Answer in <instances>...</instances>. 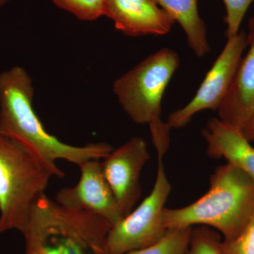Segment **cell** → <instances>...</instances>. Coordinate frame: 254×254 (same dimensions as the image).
<instances>
[{
	"mask_svg": "<svg viewBox=\"0 0 254 254\" xmlns=\"http://www.w3.org/2000/svg\"><path fill=\"white\" fill-rule=\"evenodd\" d=\"M192 227L169 230L154 245L125 254H186L190 246Z\"/></svg>",
	"mask_w": 254,
	"mask_h": 254,
	"instance_id": "cell-14",
	"label": "cell"
},
{
	"mask_svg": "<svg viewBox=\"0 0 254 254\" xmlns=\"http://www.w3.org/2000/svg\"><path fill=\"white\" fill-rule=\"evenodd\" d=\"M175 50L165 48L149 55L115 80L113 91L133 123L148 125L152 142L163 156L170 147V128L161 119L162 100L180 66Z\"/></svg>",
	"mask_w": 254,
	"mask_h": 254,
	"instance_id": "cell-3",
	"label": "cell"
},
{
	"mask_svg": "<svg viewBox=\"0 0 254 254\" xmlns=\"http://www.w3.org/2000/svg\"><path fill=\"white\" fill-rule=\"evenodd\" d=\"M181 26L187 43L198 58L210 52L206 26L200 17L198 0H155Z\"/></svg>",
	"mask_w": 254,
	"mask_h": 254,
	"instance_id": "cell-13",
	"label": "cell"
},
{
	"mask_svg": "<svg viewBox=\"0 0 254 254\" xmlns=\"http://www.w3.org/2000/svg\"><path fill=\"white\" fill-rule=\"evenodd\" d=\"M222 254H254V207L247 225L238 236L222 240Z\"/></svg>",
	"mask_w": 254,
	"mask_h": 254,
	"instance_id": "cell-17",
	"label": "cell"
},
{
	"mask_svg": "<svg viewBox=\"0 0 254 254\" xmlns=\"http://www.w3.org/2000/svg\"><path fill=\"white\" fill-rule=\"evenodd\" d=\"M207 143L206 154L224 158L254 180V146L239 128L212 118L202 131Z\"/></svg>",
	"mask_w": 254,
	"mask_h": 254,
	"instance_id": "cell-12",
	"label": "cell"
},
{
	"mask_svg": "<svg viewBox=\"0 0 254 254\" xmlns=\"http://www.w3.org/2000/svg\"><path fill=\"white\" fill-rule=\"evenodd\" d=\"M254 207V180L231 164L219 166L210 177L207 193L183 208H165L164 226L167 230L194 225L213 227L232 240L247 225Z\"/></svg>",
	"mask_w": 254,
	"mask_h": 254,
	"instance_id": "cell-2",
	"label": "cell"
},
{
	"mask_svg": "<svg viewBox=\"0 0 254 254\" xmlns=\"http://www.w3.org/2000/svg\"><path fill=\"white\" fill-rule=\"evenodd\" d=\"M247 46V35L244 32L227 38L225 48L207 73L195 96L188 104L169 115L166 124L170 129L187 126L195 114L202 110H218Z\"/></svg>",
	"mask_w": 254,
	"mask_h": 254,
	"instance_id": "cell-7",
	"label": "cell"
},
{
	"mask_svg": "<svg viewBox=\"0 0 254 254\" xmlns=\"http://www.w3.org/2000/svg\"><path fill=\"white\" fill-rule=\"evenodd\" d=\"M222 239L210 227L198 226L192 229L190 246L186 254H222Z\"/></svg>",
	"mask_w": 254,
	"mask_h": 254,
	"instance_id": "cell-16",
	"label": "cell"
},
{
	"mask_svg": "<svg viewBox=\"0 0 254 254\" xmlns=\"http://www.w3.org/2000/svg\"><path fill=\"white\" fill-rule=\"evenodd\" d=\"M9 1L10 0H0V9H1L3 6H4L5 5L7 4Z\"/></svg>",
	"mask_w": 254,
	"mask_h": 254,
	"instance_id": "cell-20",
	"label": "cell"
},
{
	"mask_svg": "<svg viewBox=\"0 0 254 254\" xmlns=\"http://www.w3.org/2000/svg\"><path fill=\"white\" fill-rule=\"evenodd\" d=\"M34 87L25 68L14 66L0 73V133L21 146L50 169L55 177L65 174L57 165L64 160L78 167L103 160L114 148L107 143L76 146L47 131L33 108Z\"/></svg>",
	"mask_w": 254,
	"mask_h": 254,
	"instance_id": "cell-1",
	"label": "cell"
},
{
	"mask_svg": "<svg viewBox=\"0 0 254 254\" xmlns=\"http://www.w3.org/2000/svg\"><path fill=\"white\" fill-rule=\"evenodd\" d=\"M60 9L81 21H93L104 16L105 0H50Z\"/></svg>",
	"mask_w": 254,
	"mask_h": 254,
	"instance_id": "cell-15",
	"label": "cell"
},
{
	"mask_svg": "<svg viewBox=\"0 0 254 254\" xmlns=\"http://www.w3.org/2000/svg\"><path fill=\"white\" fill-rule=\"evenodd\" d=\"M226 9L225 23L227 38L236 36L240 32L241 23L254 0H222Z\"/></svg>",
	"mask_w": 254,
	"mask_h": 254,
	"instance_id": "cell-18",
	"label": "cell"
},
{
	"mask_svg": "<svg viewBox=\"0 0 254 254\" xmlns=\"http://www.w3.org/2000/svg\"><path fill=\"white\" fill-rule=\"evenodd\" d=\"M53 177L44 164L0 133V234L23 235Z\"/></svg>",
	"mask_w": 254,
	"mask_h": 254,
	"instance_id": "cell-5",
	"label": "cell"
},
{
	"mask_svg": "<svg viewBox=\"0 0 254 254\" xmlns=\"http://www.w3.org/2000/svg\"><path fill=\"white\" fill-rule=\"evenodd\" d=\"M250 49L241 60L225 98L219 106L218 118L242 130L254 113V16L249 23Z\"/></svg>",
	"mask_w": 254,
	"mask_h": 254,
	"instance_id": "cell-11",
	"label": "cell"
},
{
	"mask_svg": "<svg viewBox=\"0 0 254 254\" xmlns=\"http://www.w3.org/2000/svg\"><path fill=\"white\" fill-rule=\"evenodd\" d=\"M104 16L131 37L165 36L175 23L155 0H105Z\"/></svg>",
	"mask_w": 254,
	"mask_h": 254,
	"instance_id": "cell-10",
	"label": "cell"
},
{
	"mask_svg": "<svg viewBox=\"0 0 254 254\" xmlns=\"http://www.w3.org/2000/svg\"><path fill=\"white\" fill-rule=\"evenodd\" d=\"M241 131L247 140L252 144H254V113L249 121L242 128Z\"/></svg>",
	"mask_w": 254,
	"mask_h": 254,
	"instance_id": "cell-19",
	"label": "cell"
},
{
	"mask_svg": "<svg viewBox=\"0 0 254 254\" xmlns=\"http://www.w3.org/2000/svg\"><path fill=\"white\" fill-rule=\"evenodd\" d=\"M163 156L154 186L141 204L110 229L107 238L108 254H125L157 243L168 231L163 224L165 203L171 192Z\"/></svg>",
	"mask_w": 254,
	"mask_h": 254,
	"instance_id": "cell-6",
	"label": "cell"
},
{
	"mask_svg": "<svg viewBox=\"0 0 254 254\" xmlns=\"http://www.w3.org/2000/svg\"><path fill=\"white\" fill-rule=\"evenodd\" d=\"M150 159L145 140L133 137L101 162L103 175L125 218L133 210L141 194L140 177Z\"/></svg>",
	"mask_w": 254,
	"mask_h": 254,
	"instance_id": "cell-8",
	"label": "cell"
},
{
	"mask_svg": "<svg viewBox=\"0 0 254 254\" xmlns=\"http://www.w3.org/2000/svg\"><path fill=\"white\" fill-rule=\"evenodd\" d=\"M23 237L26 254H107L106 231L98 217L49 198L37 203Z\"/></svg>",
	"mask_w": 254,
	"mask_h": 254,
	"instance_id": "cell-4",
	"label": "cell"
},
{
	"mask_svg": "<svg viewBox=\"0 0 254 254\" xmlns=\"http://www.w3.org/2000/svg\"><path fill=\"white\" fill-rule=\"evenodd\" d=\"M81 177L75 186L62 189L55 201L67 208L98 215L117 225L124 218L113 192L105 180L101 163L88 160L80 165Z\"/></svg>",
	"mask_w": 254,
	"mask_h": 254,
	"instance_id": "cell-9",
	"label": "cell"
}]
</instances>
